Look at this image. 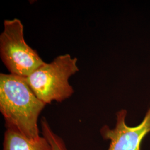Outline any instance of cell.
I'll return each mask as SVG.
<instances>
[{
	"instance_id": "obj_2",
	"label": "cell",
	"mask_w": 150,
	"mask_h": 150,
	"mask_svg": "<svg viewBox=\"0 0 150 150\" xmlns=\"http://www.w3.org/2000/svg\"><path fill=\"white\" fill-rule=\"evenodd\" d=\"M77 62V58L69 54L59 55L51 62L39 67L25 79L35 95L46 105L62 102L74 92L69 80L79 71Z\"/></svg>"
},
{
	"instance_id": "obj_6",
	"label": "cell",
	"mask_w": 150,
	"mask_h": 150,
	"mask_svg": "<svg viewBox=\"0 0 150 150\" xmlns=\"http://www.w3.org/2000/svg\"><path fill=\"white\" fill-rule=\"evenodd\" d=\"M41 126L43 136L48 141L52 150H67L63 139L54 132L45 117L41 120Z\"/></svg>"
},
{
	"instance_id": "obj_1",
	"label": "cell",
	"mask_w": 150,
	"mask_h": 150,
	"mask_svg": "<svg viewBox=\"0 0 150 150\" xmlns=\"http://www.w3.org/2000/svg\"><path fill=\"white\" fill-rule=\"evenodd\" d=\"M46 105L35 95L25 78L0 74V111L6 128L16 130L28 139H38V119Z\"/></svg>"
},
{
	"instance_id": "obj_4",
	"label": "cell",
	"mask_w": 150,
	"mask_h": 150,
	"mask_svg": "<svg viewBox=\"0 0 150 150\" xmlns=\"http://www.w3.org/2000/svg\"><path fill=\"white\" fill-rule=\"evenodd\" d=\"M127 111L122 109L116 113V123L114 129L105 125L100 129L103 139L110 141L107 150H141V144L150 133V106L142 121L134 127L126 123Z\"/></svg>"
},
{
	"instance_id": "obj_3",
	"label": "cell",
	"mask_w": 150,
	"mask_h": 150,
	"mask_svg": "<svg viewBox=\"0 0 150 150\" xmlns=\"http://www.w3.org/2000/svg\"><path fill=\"white\" fill-rule=\"evenodd\" d=\"M2 61L12 75L26 78L45 62L37 51L27 45L23 26L18 18L6 20L0 35Z\"/></svg>"
},
{
	"instance_id": "obj_5",
	"label": "cell",
	"mask_w": 150,
	"mask_h": 150,
	"mask_svg": "<svg viewBox=\"0 0 150 150\" xmlns=\"http://www.w3.org/2000/svg\"><path fill=\"white\" fill-rule=\"evenodd\" d=\"M6 129L3 150H52L48 141L43 136L36 140H31L15 129Z\"/></svg>"
}]
</instances>
